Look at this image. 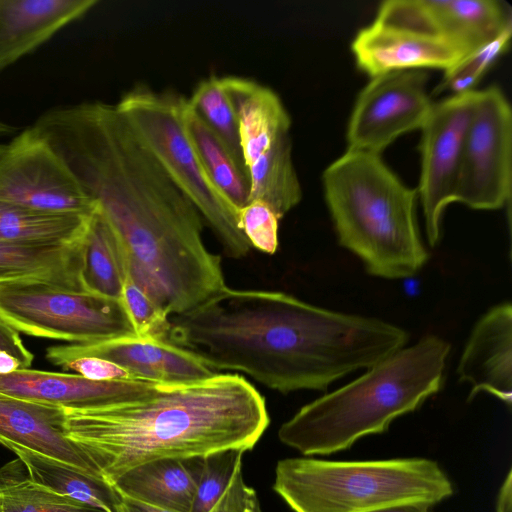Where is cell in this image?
Wrapping results in <instances>:
<instances>
[{
	"instance_id": "1",
	"label": "cell",
	"mask_w": 512,
	"mask_h": 512,
	"mask_svg": "<svg viewBox=\"0 0 512 512\" xmlns=\"http://www.w3.org/2000/svg\"><path fill=\"white\" fill-rule=\"evenodd\" d=\"M168 341L217 370L241 371L281 393L325 391L406 345L409 335L380 319L346 314L292 295L224 287L170 318Z\"/></svg>"
},
{
	"instance_id": "2",
	"label": "cell",
	"mask_w": 512,
	"mask_h": 512,
	"mask_svg": "<svg viewBox=\"0 0 512 512\" xmlns=\"http://www.w3.org/2000/svg\"><path fill=\"white\" fill-rule=\"evenodd\" d=\"M65 161L117 234L131 279L169 315L226 287L221 258L203 241L200 213L124 119L86 130Z\"/></svg>"
},
{
	"instance_id": "3",
	"label": "cell",
	"mask_w": 512,
	"mask_h": 512,
	"mask_svg": "<svg viewBox=\"0 0 512 512\" xmlns=\"http://www.w3.org/2000/svg\"><path fill=\"white\" fill-rule=\"evenodd\" d=\"M64 435L97 479L112 486L138 465L167 458L250 450L269 425L263 396L238 374L157 385L136 398L90 409L64 408Z\"/></svg>"
},
{
	"instance_id": "4",
	"label": "cell",
	"mask_w": 512,
	"mask_h": 512,
	"mask_svg": "<svg viewBox=\"0 0 512 512\" xmlns=\"http://www.w3.org/2000/svg\"><path fill=\"white\" fill-rule=\"evenodd\" d=\"M450 349L439 336L422 337L301 407L281 425L279 440L312 457L347 450L365 436L387 432L396 418L440 391Z\"/></svg>"
},
{
	"instance_id": "5",
	"label": "cell",
	"mask_w": 512,
	"mask_h": 512,
	"mask_svg": "<svg viewBox=\"0 0 512 512\" xmlns=\"http://www.w3.org/2000/svg\"><path fill=\"white\" fill-rule=\"evenodd\" d=\"M322 182L339 244L369 274L401 279L424 266L428 253L417 222V190L380 155L347 150L324 170Z\"/></svg>"
},
{
	"instance_id": "6",
	"label": "cell",
	"mask_w": 512,
	"mask_h": 512,
	"mask_svg": "<svg viewBox=\"0 0 512 512\" xmlns=\"http://www.w3.org/2000/svg\"><path fill=\"white\" fill-rule=\"evenodd\" d=\"M273 490L293 512H373L401 504L432 507L453 494L440 465L422 457L278 461Z\"/></svg>"
},
{
	"instance_id": "7",
	"label": "cell",
	"mask_w": 512,
	"mask_h": 512,
	"mask_svg": "<svg viewBox=\"0 0 512 512\" xmlns=\"http://www.w3.org/2000/svg\"><path fill=\"white\" fill-rule=\"evenodd\" d=\"M187 98L146 85L115 104L136 136L172 182L192 202L225 254L243 258L252 248L238 224V209L209 176L185 124Z\"/></svg>"
},
{
	"instance_id": "8",
	"label": "cell",
	"mask_w": 512,
	"mask_h": 512,
	"mask_svg": "<svg viewBox=\"0 0 512 512\" xmlns=\"http://www.w3.org/2000/svg\"><path fill=\"white\" fill-rule=\"evenodd\" d=\"M0 317L29 336L86 344L137 336L118 299L51 283H0Z\"/></svg>"
},
{
	"instance_id": "9",
	"label": "cell",
	"mask_w": 512,
	"mask_h": 512,
	"mask_svg": "<svg viewBox=\"0 0 512 512\" xmlns=\"http://www.w3.org/2000/svg\"><path fill=\"white\" fill-rule=\"evenodd\" d=\"M512 112L499 87L478 91L467 125L455 202L502 208L511 196Z\"/></svg>"
},
{
	"instance_id": "10",
	"label": "cell",
	"mask_w": 512,
	"mask_h": 512,
	"mask_svg": "<svg viewBox=\"0 0 512 512\" xmlns=\"http://www.w3.org/2000/svg\"><path fill=\"white\" fill-rule=\"evenodd\" d=\"M0 201L51 214L91 216L98 208L31 127L5 144L0 154Z\"/></svg>"
},
{
	"instance_id": "11",
	"label": "cell",
	"mask_w": 512,
	"mask_h": 512,
	"mask_svg": "<svg viewBox=\"0 0 512 512\" xmlns=\"http://www.w3.org/2000/svg\"><path fill=\"white\" fill-rule=\"evenodd\" d=\"M478 91L453 94L433 103L421 127V173L416 190L431 246L440 239L445 208L455 202L465 133Z\"/></svg>"
},
{
	"instance_id": "12",
	"label": "cell",
	"mask_w": 512,
	"mask_h": 512,
	"mask_svg": "<svg viewBox=\"0 0 512 512\" xmlns=\"http://www.w3.org/2000/svg\"><path fill=\"white\" fill-rule=\"evenodd\" d=\"M421 69L371 78L360 92L347 127L348 150L380 155L396 138L421 129L433 103Z\"/></svg>"
},
{
	"instance_id": "13",
	"label": "cell",
	"mask_w": 512,
	"mask_h": 512,
	"mask_svg": "<svg viewBox=\"0 0 512 512\" xmlns=\"http://www.w3.org/2000/svg\"><path fill=\"white\" fill-rule=\"evenodd\" d=\"M375 21L444 39L470 53L512 29V8L502 0H389Z\"/></svg>"
},
{
	"instance_id": "14",
	"label": "cell",
	"mask_w": 512,
	"mask_h": 512,
	"mask_svg": "<svg viewBox=\"0 0 512 512\" xmlns=\"http://www.w3.org/2000/svg\"><path fill=\"white\" fill-rule=\"evenodd\" d=\"M90 356L110 361L138 380L162 385L202 381L218 372L193 352L166 340L118 337L86 344L51 346L46 358L52 363Z\"/></svg>"
},
{
	"instance_id": "15",
	"label": "cell",
	"mask_w": 512,
	"mask_h": 512,
	"mask_svg": "<svg viewBox=\"0 0 512 512\" xmlns=\"http://www.w3.org/2000/svg\"><path fill=\"white\" fill-rule=\"evenodd\" d=\"M351 50L358 68L371 78L400 70L445 71L468 54L444 39L376 21L357 33Z\"/></svg>"
},
{
	"instance_id": "16",
	"label": "cell",
	"mask_w": 512,
	"mask_h": 512,
	"mask_svg": "<svg viewBox=\"0 0 512 512\" xmlns=\"http://www.w3.org/2000/svg\"><path fill=\"white\" fill-rule=\"evenodd\" d=\"M157 383L143 380L96 381L79 374L20 369L0 375V392L65 409L97 408L136 398Z\"/></svg>"
},
{
	"instance_id": "17",
	"label": "cell",
	"mask_w": 512,
	"mask_h": 512,
	"mask_svg": "<svg viewBox=\"0 0 512 512\" xmlns=\"http://www.w3.org/2000/svg\"><path fill=\"white\" fill-rule=\"evenodd\" d=\"M459 379L471 386L468 401L486 392L512 402V306L500 303L477 321L461 354Z\"/></svg>"
},
{
	"instance_id": "18",
	"label": "cell",
	"mask_w": 512,
	"mask_h": 512,
	"mask_svg": "<svg viewBox=\"0 0 512 512\" xmlns=\"http://www.w3.org/2000/svg\"><path fill=\"white\" fill-rule=\"evenodd\" d=\"M64 419L62 407L0 392V444L14 453L44 455L97 479L81 452L65 437Z\"/></svg>"
},
{
	"instance_id": "19",
	"label": "cell",
	"mask_w": 512,
	"mask_h": 512,
	"mask_svg": "<svg viewBox=\"0 0 512 512\" xmlns=\"http://www.w3.org/2000/svg\"><path fill=\"white\" fill-rule=\"evenodd\" d=\"M97 4V0H0V72Z\"/></svg>"
},
{
	"instance_id": "20",
	"label": "cell",
	"mask_w": 512,
	"mask_h": 512,
	"mask_svg": "<svg viewBox=\"0 0 512 512\" xmlns=\"http://www.w3.org/2000/svg\"><path fill=\"white\" fill-rule=\"evenodd\" d=\"M234 107L245 168L280 136L289 134L291 118L280 97L255 80L222 77Z\"/></svg>"
},
{
	"instance_id": "21",
	"label": "cell",
	"mask_w": 512,
	"mask_h": 512,
	"mask_svg": "<svg viewBox=\"0 0 512 512\" xmlns=\"http://www.w3.org/2000/svg\"><path fill=\"white\" fill-rule=\"evenodd\" d=\"M202 463L203 457L150 461L128 470L111 487L119 495L191 512Z\"/></svg>"
},
{
	"instance_id": "22",
	"label": "cell",
	"mask_w": 512,
	"mask_h": 512,
	"mask_svg": "<svg viewBox=\"0 0 512 512\" xmlns=\"http://www.w3.org/2000/svg\"><path fill=\"white\" fill-rule=\"evenodd\" d=\"M81 242L31 245L0 240V283L35 280L85 291L80 276Z\"/></svg>"
},
{
	"instance_id": "23",
	"label": "cell",
	"mask_w": 512,
	"mask_h": 512,
	"mask_svg": "<svg viewBox=\"0 0 512 512\" xmlns=\"http://www.w3.org/2000/svg\"><path fill=\"white\" fill-rule=\"evenodd\" d=\"M80 276L85 291L120 300L127 260L117 234L98 208L82 238Z\"/></svg>"
},
{
	"instance_id": "24",
	"label": "cell",
	"mask_w": 512,
	"mask_h": 512,
	"mask_svg": "<svg viewBox=\"0 0 512 512\" xmlns=\"http://www.w3.org/2000/svg\"><path fill=\"white\" fill-rule=\"evenodd\" d=\"M249 201L266 203L281 219L302 199V188L293 165L289 134L280 136L246 169Z\"/></svg>"
},
{
	"instance_id": "25",
	"label": "cell",
	"mask_w": 512,
	"mask_h": 512,
	"mask_svg": "<svg viewBox=\"0 0 512 512\" xmlns=\"http://www.w3.org/2000/svg\"><path fill=\"white\" fill-rule=\"evenodd\" d=\"M91 216L51 214L0 201V240L31 245L75 243L83 238Z\"/></svg>"
},
{
	"instance_id": "26",
	"label": "cell",
	"mask_w": 512,
	"mask_h": 512,
	"mask_svg": "<svg viewBox=\"0 0 512 512\" xmlns=\"http://www.w3.org/2000/svg\"><path fill=\"white\" fill-rule=\"evenodd\" d=\"M15 455L34 481L101 512H116L119 495L105 482L44 455L28 451Z\"/></svg>"
},
{
	"instance_id": "27",
	"label": "cell",
	"mask_w": 512,
	"mask_h": 512,
	"mask_svg": "<svg viewBox=\"0 0 512 512\" xmlns=\"http://www.w3.org/2000/svg\"><path fill=\"white\" fill-rule=\"evenodd\" d=\"M185 124L197 152L215 185L239 210L249 202L246 169L232 156L223 142L188 103Z\"/></svg>"
},
{
	"instance_id": "28",
	"label": "cell",
	"mask_w": 512,
	"mask_h": 512,
	"mask_svg": "<svg viewBox=\"0 0 512 512\" xmlns=\"http://www.w3.org/2000/svg\"><path fill=\"white\" fill-rule=\"evenodd\" d=\"M1 512H101L34 481L16 459L0 467Z\"/></svg>"
},
{
	"instance_id": "29",
	"label": "cell",
	"mask_w": 512,
	"mask_h": 512,
	"mask_svg": "<svg viewBox=\"0 0 512 512\" xmlns=\"http://www.w3.org/2000/svg\"><path fill=\"white\" fill-rule=\"evenodd\" d=\"M187 99L192 109L223 142L237 162L245 168L237 116L226 92L223 78L213 75L203 79Z\"/></svg>"
},
{
	"instance_id": "30",
	"label": "cell",
	"mask_w": 512,
	"mask_h": 512,
	"mask_svg": "<svg viewBox=\"0 0 512 512\" xmlns=\"http://www.w3.org/2000/svg\"><path fill=\"white\" fill-rule=\"evenodd\" d=\"M512 29L504 32L493 41L465 55L449 69L445 70L435 93L450 91L454 94L475 90L480 81L496 59L506 50Z\"/></svg>"
},
{
	"instance_id": "31",
	"label": "cell",
	"mask_w": 512,
	"mask_h": 512,
	"mask_svg": "<svg viewBox=\"0 0 512 512\" xmlns=\"http://www.w3.org/2000/svg\"><path fill=\"white\" fill-rule=\"evenodd\" d=\"M137 337L168 341L169 313L128 276L120 298Z\"/></svg>"
},
{
	"instance_id": "32",
	"label": "cell",
	"mask_w": 512,
	"mask_h": 512,
	"mask_svg": "<svg viewBox=\"0 0 512 512\" xmlns=\"http://www.w3.org/2000/svg\"><path fill=\"white\" fill-rule=\"evenodd\" d=\"M244 453V450L228 449L203 457L191 512H207L216 503Z\"/></svg>"
},
{
	"instance_id": "33",
	"label": "cell",
	"mask_w": 512,
	"mask_h": 512,
	"mask_svg": "<svg viewBox=\"0 0 512 512\" xmlns=\"http://www.w3.org/2000/svg\"><path fill=\"white\" fill-rule=\"evenodd\" d=\"M279 218L264 202L251 200L238 210V224L251 247L274 254L279 245Z\"/></svg>"
},
{
	"instance_id": "34",
	"label": "cell",
	"mask_w": 512,
	"mask_h": 512,
	"mask_svg": "<svg viewBox=\"0 0 512 512\" xmlns=\"http://www.w3.org/2000/svg\"><path fill=\"white\" fill-rule=\"evenodd\" d=\"M207 512H263L256 491L243 479L242 460L236 464L225 490Z\"/></svg>"
},
{
	"instance_id": "35",
	"label": "cell",
	"mask_w": 512,
	"mask_h": 512,
	"mask_svg": "<svg viewBox=\"0 0 512 512\" xmlns=\"http://www.w3.org/2000/svg\"><path fill=\"white\" fill-rule=\"evenodd\" d=\"M55 365L96 381L138 380L122 367L97 357L79 356L61 360Z\"/></svg>"
},
{
	"instance_id": "36",
	"label": "cell",
	"mask_w": 512,
	"mask_h": 512,
	"mask_svg": "<svg viewBox=\"0 0 512 512\" xmlns=\"http://www.w3.org/2000/svg\"><path fill=\"white\" fill-rule=\"evenodd\" d=\"M0 351L15 357L22 369H28L34 359L33 354L23 344L19 332L0 317Z\"/></svg>"
},
{
	"instance_id": "37",
	"label": "cell",
	"mask_w": 512,
	"mask_h": 512,
	"mask_svg": "<svg viewBox=\"0 0 512 512\" xmlns=\"http://www.w3.org/2000/svg\"><path fill=\"white\" fill-rule=\"evenodd\" d=\"M118 494V493H117ZM119 495V494H118ZM116 512H179L176 510L153 505L128 496L119 495Z\"/></svg>"
},
{
	"instance_id": "38",
	"label": "cell",
	"mask_w": 512,
	"mask_h": 512,
	"mask_svg": "<svg viewBox=\"0 0 512 512\" xmlns=\"http://www.w3.org/2000/svg\"><path fill=\"white\" fill-rule=\"evenodd\" d=\"M496 512H512V469H509L500 486L496 500Z\"/></svg>"
},
{
	"instance_id": "39",
	"label": "cell",
	"mask_w": 512,
	"mask_h": 512,
	"mask_svg": "<svg viewBox=\"0 0 512 512\" xmlns=\"http://www.w3.org/2000/svg\"><path fill=\"white\" fill-rule=\"evenodd\" d=\"M21 365L19 361L5 351H0V375L12 373L20 370Z\"/></svg>"
},
{
	"instance_id": "40",
	"label": "cell",
	"mask_w": 512,
	"mask_h": 512,
	"mask_svg": "<svg viewBox=\"0 0 512 512\" xmlns=\"http://www.w3.org/2000/svg\"><path fill=\"white\" fill-rule=\"evenodd\" d=\"M373 512H430V507L418 504H401L386 507Z\"/></svg>"
},
{
	"instance_id": "41",
	"label": "cell",
	"mask_w": 512,
	"mask_h": 512,
	"mask_svg": "<svg viewBox=\"0 0 512 512\" xmlns=\"http://www.w3.org/2000/svg\"><path fill=\"white\" fill-rule=\"evenodd\" d=\"M15 131H17V128L2 121L0 119V136L1 135H7V134H12L14 133Z\"/></svg>"
}]
</instances>
